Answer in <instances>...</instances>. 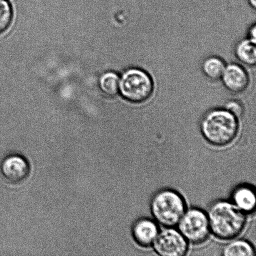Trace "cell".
<instances>
[{"label":"cell","mask_w":256,"mask_h":256,"mask_svg":"<svg viewBox=\"0 0 256 256\" xmlns=\"http://www.w3.org/2000/svg\"><path fill=\"white\" fill-rule=\"evenodd\" d=\"M207 215L210 232L222 240L234 239L242 233L246 223L245 213L228 200L213 203Z\"/></svg>","instance_id":"6da1fadb"},{"label":"cell","mask_w":256,"mask_h":256,"mask_svg":"<svg viewBox=\"0 0 256 256\" xmlns=\"http://www.w3.org/2000/svg\"><path fill=\"white\" fill-rule=\"evenodd\" d=\"M239 130L238 118L225 108L210 110L202 118L200 130L208 142L223 146L235 139Z\"/></svg>","instance_id":"7a4b0ae2"},{"label":"cell","mask_w":256,"mask_h":256,"mask_svg":"<svg viewBox=\"0 0 256 256\" xmlns=\"http://www.w3.org/2000/svg\"><path fill=\"white\" fill-rule=\"evenodd\" d=\"M150 210L156 220L166 228L177 225L186 212L184 199L172 190L156 193L150 202Z\"/></svg>","instance_id":"3957f363"},{"label":"cell","mask_w":256,"mask_h":256,"mask_svg":"<svg viewBox=\"0 0 256 256\" xmlns=\"http://www.w3.org/2000/svg\"><path fill=\"white\" fill-rule=\"evenodd\" d=\"M154 82L144 70L132 68L122 74L120 81V92L122 96L132 104H142L152 97Z\"/></svg>","instance_id":"277c9868"},{"label":"cell","mask_w":256,"mask_h":256,"mask_svg":"<svg viewBox=\"0 0 256 256\" xmlns=\"http://www.w3.org/2000/svg\"><path fill=\"white\" fill-rule=\"evenodd\" d=\"M178 225L179 232L188 242L192 244L204 242L210 232L207 214L198 208L185 212Z\"/></svg>","instance_id":"5b68a950"},{"label":"cell","mask_w":256,"mask_h":256,"mask_svg":"<svg viewBox=\"0 0 256 256\" xmlns=\"http://www.w3.org/2000/svg\"><path fill=\"white\" fill-rule=\"evenodd\" d=\"M152 245L156 252L162 256H183L188 250L187 240L172 228H166L158 233Z\"/></svg>","instance_id":"8992f818"},{"label":"cell","mask_w":256,"mask_h":256,"mask_svg":"<svg viewBox=\"0 0 256 256\" xmlns=\"http://www.w3.org/2000/svg\"><path fill=\"white\" fill-rule=\"evenodd\" d=\"M2 174L10 182L19 184L29 176L30 165L24 156L12 154L5 157L1 164Z\"/></svg>","instance_id":"52a82bcc"},{"label":"cell","mask_w":256,"mask_h":256,"mask_svg":"<svg viewBox=\"0 0 256 256\" xmlns=\"http://www.w3.org/2000/svg\"><path fill=\"white\" fill-rule=\"evenodd\" d=\"M220 80L226 88L233 94L244 92L250 84V77L247 72L244 68L236 64L226 66Z\"/></svg>","instance_id":"ba28073f"},{"label":"cell","mask_w":256,"mask_h":256,"mask_svg":"<svg viewBox=\"0 0 256 256\" xmlns=\"http://www.w3.org/2000/svg\"><path fill=\"white\" fill-rule=\"evenodd\" d=\"M132 233L133 238L138 244L148 247L154 242L159 229L156 223L152 220L143 218L137 220L133 225Z\"/></svg>","instance_id":"9c48e42d"},{"label":"cell","mask_w":256,"mask_h":256,"mask_svg":"<svg viewBox=\"0 0 256 256\" xmlns=\"http://www.w3.org/2000/svg\"><path fill=\"white\" fill-rule=\"evenodd\" d=\"M232 202L243 212H252L255 210L256 198L254 190L250 186H242L234 190Z\"/></svg>","instance_id":"30bf717a"},{"label":"cell","mask_w":256,"mask_h":256,"mask_svg":"<svg viewBox=\"0 0 256 256\" xmlns=\"http://www.w3.org/2000/svg\"><path fill=\"white\" fill-rule=\"evenodd\" d=\"M256 42L249 38L242 40L235 48V54L242 64L254 66L256 64Z\"/></svg>","instance_id":"8fae6325"},{"label":"cell","mask_w":256,"mask_h":256,"mask_svg":"<svg viewBox=\"0 0 256 256\" xmlns=\"http://www.w3.org/2000/svg\"><path fill=\"white\" fill-rule=\"evenodd\" d=\"M226 65L224 60L218 56H210L204 60L202 70L205 76L212 81L220 80L224 72Z\"/></svg>","instance_id":"7c38bea8"},{"label":"cell","mask_w":256,"mask_h":256,"mask_svg":"<svg viewBox=\"0 0 256 256\" xmlns=\"http://www.w3.org/2000/svg\"><path fill=\"white\" fill-rule=\"evenodd\" d=\"M224 256H253L254 248L250 242L243 240H232L225 246L222 250Z\"/></svg>","instance_id":"4fadbf2b"},{"label":"cell","mask_w":256,"mask_h":256,"mask_svg":"<svg viewBox=\"0 0 256 256\" xmlns=\"http://www.w3.org/2000/svg\"><path fill=\"white\" fill-rule=\"evenodd\" d=\"M120 81L118 75L115 72H106L100 79V87L104 94L115 96L120 92Z\"/></svg>","instance_id":"5bb4252c"},{"label":"cell","mask_w":256,"mask_h":256,"mask_svg":"<svg viewBox=\"0 0 256 256\" xmlns=\"http://www.w3.org/2000/svg\"><path fill=\"white\" fill-rule=\"evenodd\" d=\"M12 12L11 6L6 0H0V34L8 29L11 24Z\"/></svg>","instance_id":"9a60e30c"},{"label":"cell","mask_w":256,"mask_h":256,"mask_svg":"<svg viewBox=\"0 0 256 256\" xmlns=\"http://www.w3.org/2000/svg\"><path fill=\"white\" fill-rule=\"evenodd\" d=\"M225 109L234 115L237 118L242 116L244 112V106L242 102L238 100H230L226 104Z\"/></svg>","instance_id":"2e32d148"},{"label":"cell","mask_w":256,"mask_h":256,"mask_svg":"<svg viewBox=\"0 0 256 256\" xmlns=\"http://www.w3.org/2000/svg\"><path fill=\"white\" fill-rule=\"evenodd\" d=\"M248 38L256 42V26L255 24L252 25V26L250 28L249 32H248Z\"/></svg>","instance_id":"e0dca14e"},{"label":"cell","mask_w":256,"mask_h":256,"mask_svg":"<svg viewBox=\"0 0 256 256\" xmlns=\"http://www.w3.org/2000/svg\"><path fill=\"white\" fill-rule=\"evenodd\" d=\"M248 2H249V4L250 5V6L253 8L256 9V0H248Z\"/></svg>","instance_id":"ac0fdd59"}]
</instances>
